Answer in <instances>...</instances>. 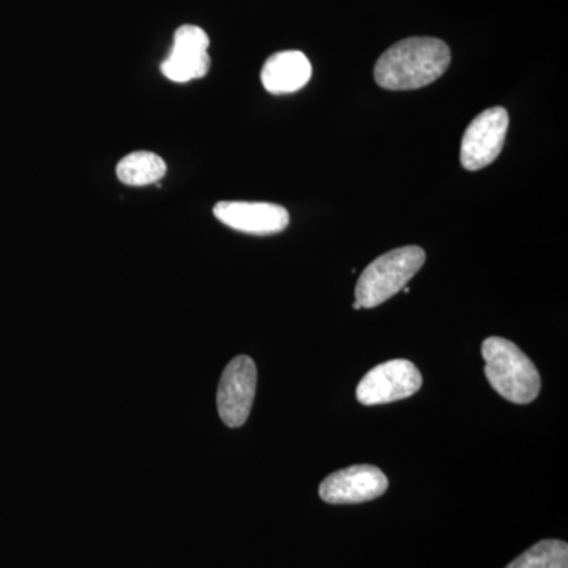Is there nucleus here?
I'll return each instance as SVG.
<instances>
[{"mask_svg": "<svg viewBox=\"0 0 568 568\" xmlns=\"http://www.w3.org/2000/svg\"><path fill=\"white\" fill-rule=\"evenodd\" d=\"M446 41L413 37L388 48L375 67V80L386 91H416L439 80L450 67Z\"/></svg>", "mask_w": 568, "mask_h": 568, "instance_id": "nucleus-1", "label": "nucleus"}, {"mask_svg": "<svg viewBox=\"0 0 568 568\" xmlns=\"http://www.w3.org/2000/svg\"><path fill=\"white\" fill-rule=\"evenodd\" d=\"M485 375L489 386L515 405H529L540 394L541 381L537 366L515 343L499 336L481 345Z\"/></svg>", "mask_w": 568, "mask_h": 568, "instance_id": "nucleus-2", "label": "nucleus"}, {"mask_svg": "<svg viewBox=\"0 0 568 568\" xmlns=\"http://www.w3.org/2000/svg\"><path fill=\"white\" fill-rule=\"evenodd\" d=\"M426 254L420 246L392 250L362 272L355 286V302L362 308H375L394 297L424 267Z\"/></svg>", "mask_w": 568, "mask_h": 568, "instance_id": "nucleus-3", "label": "nucleus"}, {"mask_svg": "<svg viewBox=\"0 0 568 568\" xmlns=\"http://www.w3.org/2000/svg\"><path fill=\"white\" fill-rule=\"evenodd\" d=\"M424 379L413 362L396 358L366 373L357 386V399L364 406L387 405L416 395Z\"/></svg>", "mask_w": 568, "mask_h": 568, "instance_id": "nucleus-4", "label": "nucleus"}, {"mask_svg": "<svg viewBox=\"0 0 568 568\" xmlns=\"http://www.w3.org/2000/svg\"><path fill=\"white\" fill-rule=\"evenodd\" d=\"M508 130V112L504 108H489L480 112L467 126L462 141L463 168L480 171L489 166L503 152Z\"/></svg>", "mask_w": 568, "mask_h": 568, "instance_id": "nucleus-5", "label": "nucleus"}, {"mask_svg": "<svg viewBox=\"0 0 568 568\" xmlns=\"http://www.w3.org/2000/svg\"><path fill=\"white\" fill-rule=\"evenodd\" d=\"M256 365L246 355H239L224 369L216 392V406L220 417L230 428L245 424L256 395Z\"/></svg>", "mask_w": 568, "mask_h": 568, "instance_id": "nucleus-6", "label": "nucleus"}, {"mask_svg": "<svg viewBox=\"0 0 568 568\" xmlns=\"http://www.w3.org/2000/svg\"><path fill=\"white\" fill-rule=\"evenodd\" d=\"M386 474L376 466L357 465L336 470L320 487L321 499L327 504H361L387 491Z\"/></svg>", "mask_w": 568, "mask_h": 568, "instance_id": "nucleus-7", "label": "nucleus"}, {"mask_svg": "<svg viewBox=\"0 0 568 568\" xmlns=\"http://www.w3.org/2000/svg\"><path fill=\"white\" fill-rule=\"evenodd\" d=\"M207 33L197 26L185 24L174 33L173 50L162 63V73L173 82L201 80L211 70Z\"/></svg>", "mask_w": 568, "mask_h": 568, "instance_id": "nucleus-8", "label": "nucleus"}, {"mask_svg": "<svg viewBox=\"0 0 568 568\" xmlns=\"http://www.w3.org/2000/svg\"><path fill=\"white\" fill-rule=\"evenodd\" d=\"M213 215L231 230L252 235L282 233L290 224V213L282 205L222 201L213 207Z\"/></svg>", "mask_w": 568, "mask_h": 568, "instance_id": "nucleus-9", "label": "nucleus"}, {"mask_svg": "<svg viewBox=\"0 0 568 568\" xmlns=\"http://www.w3.org/2000/svg\"><path fill=\"white\" fill-rule=\"evenodd\" d=\"M313 67L301 51H283L271 55L261 71L265 91L274 95L294 93L312 80Z\"/></svg>", "mask_w": 568, "mask_h": 568, "instance_id": "nucleus-10", "label": "nucleus"}, {"mask_svg": "<svg viewBox=\"0 0 568 568\" xmlns=\"http://www.w3.org/2000/svg\"><path fill=\"white\" fill-rule=\"evenodd\" d=\"M166 163L156 153L138 151L130 153L115 168L119 181L129 186H148L159 183L166 174Z\"/></svg>", "mask_w": 568, "mask_h": 568, "instance_id": "nucleus-11", "label": "nucleus"}, {"mask_svg": "<svg viewBox=\"0 0 568 568\" xmlns=\"http://www.w3.org/2000/svg\"><path fill=\"white\" fill-rule=\"evenodd\" d=\"M506 568H568V545L562 540H541Z\"/></svg>", "mask_w": 568, "mask_h": 568, "instance_id": "nucleus-12", "label": "nucleus"}, {"mask_svg": "<svg viewBox=\"0 0 568 568\" xmlns=\"http://www.w3.org/2000/svg\"><path fill=\"white\" fill-rule=\"evenodd\" d=\"M353 308L354 310H362V306H361V304H358V302H354Z\"/></svg>", "mask_w": 568, "mask_h": 568, "instance_id": "nucleus-13", "label": "nucleus"}]
</instances>
